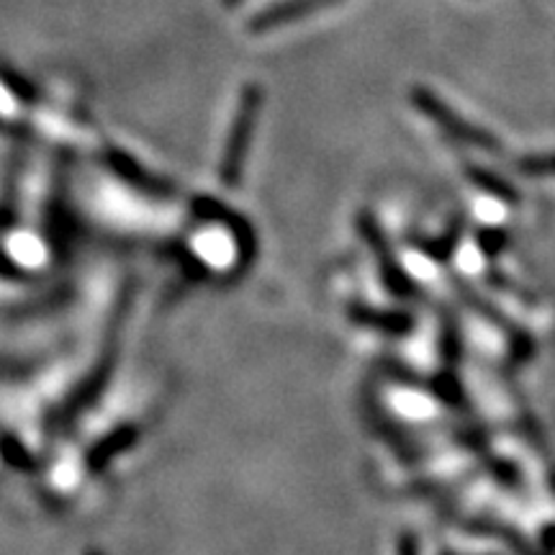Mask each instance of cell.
Returning a JSON list of instances; mask_svg holds the SVG:
<instances>
[{
  "label": "cell",
  "mask_w": 555,
  "mask_h": 555,
  "mask_svg": "<svg viewBox=\"0 0 555 555\" xmlns=\"http://www.w3.org/2000/svg\"><path fill=\"white\" fill-rule=\"evenodd\" d=\"M412 103L416 108L422 111V114L429 116L437 127H442L448 131L450 137H455L457 142H466L470 147H481V150H489V152H499V139L491 137L489 131H483L481 127H476V124H470L468 119H463L461 114H455L453 108L446 106L433 90L416 86L412 90Z\"/></svg>",
  "instance_id": "obj_1"
},
{
  "label": "cell",
  "mask_w": 555,
  "mask_h": 555,
  "mask_svg": "<svg viewBox=\"0 0 555 555\" xmlns=\"http://www.w3.org/2000/svg\"><path fill=\"white\" fill-rule=\"evenodd\" d=\"M360 232H363L367 245H371L373 253H376V258L380 262V273H384V281H386L388 291H391V294H397V296H412L414 294V283L409 281V275L399 268V262L391 255V249L386 247L384 232L378 229L376 219L363 214V217H360Z\"/></svg>",
  "instance_id": "obj_2"
},
{
  "label": "cell",
  "mask_w": 555,
  "mask_h": 555,
  "mask_svg": "<svg viewBox=\"0 0 555 555\" xmlns=\"http://www.w3.org/2000/svg\"><path fill=\"white\" fill-rule=\"evenodd\" d=\"M330 3H337V0H298V3H291L288 9L278 11L273 18H278V21H286L288 16H301V13H307V11H317V9H322V5H330Z\"/></svg>",
  "instance_id": "obj_6"
},
{
  "label": "cell",
  "mask_w": 555,
  "mask_h": 555,
  "mask_svg": "<svg viewBox=\"0 0 555 555\" xmlns=\"http://www.w3.org/2000/svg\"><path fill=\"white\" fill-rule=\"evenodd\" d=\"M468 176H470V180H476V183L481 185L483 191L494 193V196H499V198H504V201H517V198H519V193H517L515 189H512V185H506L504 180H499L496 176H491L489 170L470 168Z\"/></svg>",
  "instance_id": "obj_4"
},
{
  "label": "cell",
  "mask_w": 555,
  "mask_h": 555,
  "mask_svg": "<svg viewBox=\"0 0 555 555\" xmlns=\"http://www.w3.org/2000/svg\"><path fill=\"white\" fill-rule=\"evenodd\" d=\"M519 170L527 172V176H555V155L525 157L519 163Z\"/></svg>",
  "instance_id": "obj_5"
},
{
  "label": "cell",
  "mask_w": 555,
  "mask_h": 555,
  "mask_svg": "<svg viewBox=\"0 0 555 555\" xmlns=\"http://www.w3.org/2000/svg\"><path fill=\"white\" fill-rule=\"evenodd\" d=\"M350 317L356 322L365 324V327L386 332V335H406L414 327V319L406 311H378V309H365L356 307L350 311Z\"/></svg>",
  "instance_id": "obj_3"
}]
</instances>
